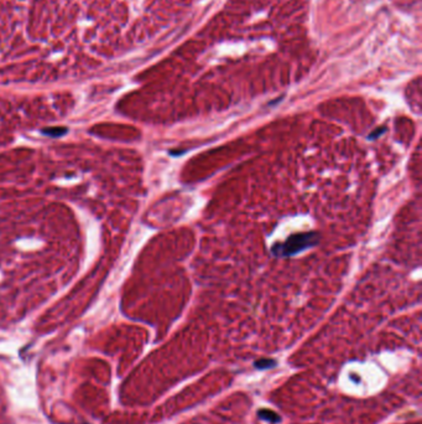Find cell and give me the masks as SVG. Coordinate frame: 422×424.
<instances>
[{"instance_id": "277c9868", "label": "cell", "mask_w": 422, "mask_h": 424, "mask_svg": "<svg viewBox=\"0 0 422 424\" xmlns=\"http://www.w3.org/2000/svg\"><path fill=\"white\" fill-rule=\"evenodd\" d=\"M265 412V414H268V415H262V417L265 418V419H270V420H274L275 419V413H272V412H268V410H264Z\"/></svg>"}, {"instance_id": "3957f363", "label": "cell", "mask_w": 422, "mask_h": 424, "mask_svg": "<svg viewBox=\"0 0 422 424\" xmlns=\"http://www.w3.org/2000/svg\"><path fill=\"white\" fill-rule=\"evenodd\" d=\"M384 131H385V128H378L376 131H374L370 135H369V139H375V138H378L379 135H382V133Z\"/></svg>"}, {"instance_id": "7a4b0ae2", "label": "cell", "mask_w": 422, "mask_h": 424, "mask_svg": "<svg viewBox=\"0 0 422 424\" xmlns=\"http://www.w3.org/2000/svg\"><path fill=\"white\" fill-rule=\"evenodd\" d=\"M67 132L66 128H61V127H58V128H48V129H44L42 133L46 135H50V137H60V135L64 134V133Z\"/></svg>"}, {"instance_id": "6da1fadb", "label": "cell", "mask_w": 422, "mask_h": 424, "mask_svg": "<svg viewBox=\"0 0 422 424\" xmlns=\"http://www.w3.org/2000/svg\"><path fill=\"white\" fill-rule=\"evenodd\" d=\"M320 236L316 232L298 233L286 239L284 243H276L272 247V253L278 257H288L311 248L318 243Z\"/></svg>"}]
</instances>
